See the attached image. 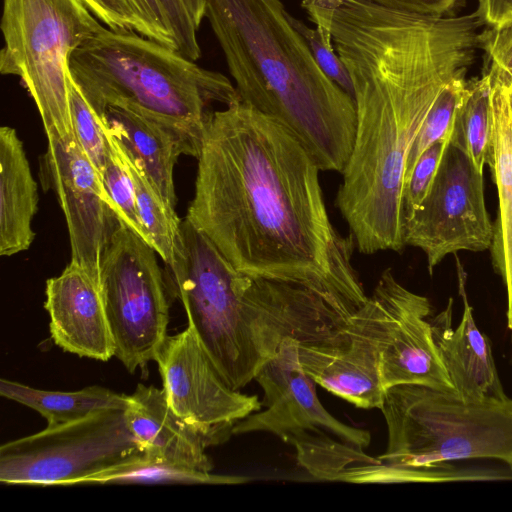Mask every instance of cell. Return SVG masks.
Here are the masks:
<instances>
[{
	"label": "cell",
	"mask_w": 512,
	"mask_h": 512,
	"mask_svg": "<svg viewBox=\"0 0 512 512\" xmlns=\"http://www.w3.org/2000/svg\"><path fill=\"white\" fill-rule=\"evenodd\" d=\"M354 88L356 131L336 205L363 254L405 244L402 188L409 149L436 98L473 65L476 11L432 17L365 0H304Z\"/></svg>",
	"instance_id": "1"
},
{
	"label": "cell",
	"mask_w": 512,
	"mask_h": 512,
	"mask_svg": "<svg viewBox=\"0 0 512 512\" xmlns=\"http://www.w3.org/2000/svg\"><path fill=\"white\" fill-rule=\"evenodd\" d=\"M185 219L240 273L307 286L354 314L368 300L356 246L327 213L321 171L286 125L239 100L204 129Z\"/></svg>",
	"instance_id": "2"
},
{
	"label": "cell",
	"mask_w": 512,
	"mask_h": 512,
	"mask_svg": "<svg viewBox=\"0 0 512 512\" xmlns=\"http://www.w3.org/2000/svg\"><path fill=\"white\" fill-rule=\"evenodd\" d=\"M281 0H206L205 17L242 101L292 130L321 171L342 173L354 99L319 68Z\"/></svg>",
	"instance_id": "3"
},
{
	"label": "cell",
	"mask_w": 512,
	"mask_h": 512,
	"mask_svg": "<svg viewBox=\"0 0 512 512\" xmlns=\"http://www.w3.org/2000/svg\"><path fill=\"white\" fill-rule=\"evenodd\" d=\"M380 411L387 447L378 463L348 476L355 483H439L490 480L488 472L446 463L492 459L512 470V398L466 401L421 385L386 390Z\"/></svg>",
	"instance_id": "4"
},
{
	"label": "cell",
	"mask_w": 512,
	"mask_h": 512,
	"mask_svg": "<svg viewBox=\"0 0 512 512\" xmlns=\"http://www.w3.org/2000/svg\"><path fill=\"white\" fill-rule=\"evenodd\" d=\"M69 70L102 120L112 106L137 110L184 136L197 157L214 104L241 100L225 75L135 31L104 27L74 50Z\"/></svg>",
	"instance_id": "5"
},
{
	"label": "cell",
	"mask_w": 512,
	"mask_h": 512,
	"mask_svg": "<svg viewBox=\"0 0 512 512\" xmlns=\"http://www.w3.org/2000/svg\"><path fill=\"white\" fill-rule=\"evenodd\" d=\"M298 343L284 340L262 364L254 378L263 390L262 408L236 422L232 434H274L295 448L298 464L314 478L346 481L352 470L378 463L365 453L371 434L324 408L300 364Z\"/></svg>",
	"instance_id": "6"
},
{
	"label": "cell",
	"mask_w": 512,
	"mask_h": 512,
	"mask_svg": "<svg viewBox=\"0 0 512 512\" xmlns=\"http://www.w3.org/2000/svg\"><path fill=\"white\" fill-rule=\"evenodd\" d=\"M104 27L81 0H3L0 72L20 78L47 138L74 136L70 57Z\"/></svg>",
	"instance_id": "7"
},
{
	"label": "cell",
	"mask_w": 512,
	"mask_h": 512,
	"mask_svg": "<svg viewBox=\"0 0 512 512\" xmlns=\"http://www.w3.org/2000/svg\"><path fill=\"white\" fill-rule=\"evenodd\" d=\"M168 290L182 303L193 330L213 364L234 390L254 380L262 363L244 316L245 274L186 219L175 262L166 266Z\"/></svg>",
	"instance_id": "8"
},
{
	"label": "cell",
	"mask_w": 512,
	"mask_h": 512,
	"mask_svg": "<svg viewBox=\"0 0 512 512\" xmlns=\"http://www.w3.org/2000/svg\"><path fill=\"white\" fill-rule=\"evenodd\" d=\"M156 254L120 219L101 260L100 288L114 356L131 373L155 361L168 336L169 290Z\"/></svg>",
	"instance_id": "9"
},
{
	"label": "cell",
	"mask_w": 512,
	"mask_h": 512,
	"mask_svg": "<svg viewBox=\"0 0 512 512\" xmlns=\"http://www.w3.org/2000/svg\"><path fill=\"white\" fill-rule=\"evenodd\" d=\"M145 454L124 410H103L0 447V481L37 486L83 484L102 471Z\"/></svg>",
	"instance_id": "10"
},
{
	"label": "cell",
	"mask_w": 512,
	"mask_h": 512,
	"mask_svg": "<svg viewBox=\"0 0 512 512\" xmlns=\"http://www.w3.org/2000/svg\"><path fill=\"white\" fill-rule=\"evenodd\" d=\"M494 224L486 210L483 173L448 141L430 190L405 224V244L421 249L429 274L448 254L490 249Z\"/></svg>",
	"instance_id": "11"
},
{
	"label": "cell",
	"mask_w": 512,
	"mask_h": 512,
	"mask_svg": "<svg viewBox=\"0 0 512 512\" xmlns=\"http://www.w3.org/2000/svg\"><path fill=\"white\" fill-rule=\"evenodd\" d=\"M39 178L44 191L55 193L64 213L71 261L100 278L104 251L120 218L99 171L86 156L75 135L47 138L39 158Z\"/></svg>",
	"instance_id": "12"
},
{
	"label": "cell",
	"mask_w": 512,
	"mask_h": 512,
	"mask_svg": "<svg viewBox=\"0 0 512 512\" xmlns=\"http://www.w3.org/2000/svg\"><path fill=\"white\" fill-rule=\"evenodd\" d=\"M155 361L171 409L203 432L226 441L236 422L262 408L257 395L226 383L189 327L167 336Z\"/></svg>",
	"instance_id": "13"
},
{
	"label": "cell",
	"mask_w": 512,
	"mask_h": 512,
	"mask_svg": "<svg viewBox=\"0 0 512 512\" xmlns=\"http://www.w3.org/2000/svg\"><path fill=\"white\" fill-rule=\"evenodd\" d=\"M372 293L382 310L380 375L384 388L421 385L454 392L433 337L429 299L405 288L390 268L382 272Z\"/></svg>",
	"instance_id": "14"
},
{
	"label": "cell",
	"mask_w": 512,
	"mask_h": 512,
	"mask_svg": "<svg viewBox=\"0 0 512 512\" xmlns=\"http://www.w3.org/2000/svg\"><path fill=\"white\" fill-rule=\"evenodd\" d=\"M382 334L381 305L372 293L336 339L298 343L300 364L330 393L358 408L380 409L386 393L380 375Z\"/></svg>",
	"instance_id": "15"
},
{
	"label": "cell",
	"mask_w": 512,
	"mask_h": 512,
	"mask_svg": "<svg viewBox=\"0 0 512 512\" xmlns=\"http://www.w3.org/2000/svg\"><path fill=\"white\" fill-rule=\"evenodd\" d=\"M45 295L51 338L57 346L100 361L114 356L99 277L70 262L46 281Z\"/></svg>",
	"instance_id": "16"
},
{
	"label": "cell",
	"mask_w": 512,
	"mask_h": 512,
	"mask_svg": "<svg viewBox=\"0 0 512 512\" xmlns=\"http://www.w3.org/2000/svg\"><path fill=\"white\" fill-rule=\"evenodd\" d=\"M454 255L463 313L453 328V298H449L446 308L429 319L434 340L457 396L466 401L504 399L508 396L498 374L490 339L475 323L466 293V272Z\"/></svg>",
	"instance_id": "17"
},
{
	"label": "cell",
	"mask_w": 512,
	"mask_h": 512,
	"mask_svg": "<svg viewBox=\"0 0 512 512\" xmlns=\"http://www.w3.org/2000/svg\"><path fill=\"white\" fill-rule=\"evenodd\" d=\"M126 424L145 453L167 461L211 472L207 447L225 440L201 431L178 416L168 404L163 389L138 384L128 395Z\"/></svg>",
	"instance_id": "18"
},
{
	"label": "cell",
	"mask_w": 512,
	"mask_h": 512,
	"mask_svg": "<svg viewBox=\"0 0 512 512\" xmlns=\"http://www.w3.org/2000/svg\"><path fill=\"white\" fill-rule=\"evenodd\" d=\"M492 137L486 163L497 187L499 210L491 246L495 271L506 289L507 326L512 331V81L489 64Z\"/></svg>",
	"instance_id": "19"
},
{
	"label": "cell",
	"mask_w": 512,
	"mask_h": 512,
	"mask_svg": "<svg viewBox=\"0 0 512 512\" xmlns=\"http://www.w3.org/2000/svg\"><path fill=\"white\" fill-rule=\"evenodd\" d=\"M104 121L123 154L145 173L162 198L176 208L174 166L182 154L197 157L189 141L158 120L125 106L109 107Z\"/></svg>",
	"instance_id": "20"
},
{
	"label": "cell",
	"mask_w": 512,
	"mask_h": 512,
	"mask_svg": "<svg viewBox=\"0 0 512 512\" xmlns=\"http://www.w3.org/2000/svg\"><path fill=\"white\" fill-rule=\"evenodd\" d=\"M38 186L22 140L9 126L0 128V255L27 250L35 238Z\"/></svg>",
	"instance_id": "21"
},
{
	"label": "cell",
	"mask_w": 512,
	"mask_h": 512,
	"mask_svg": "<svg viewBox=\"0 0 512 512\" xmlns=\"http://www.w3.org/2000/svg\"><path fill=\"white\" fill-rule=\"evenodd\" d=\"M0 394L37 411L48 425L71 422L103 410H125L129 404L127 395L96 385L71 392L49 391L2 378Z\"/></svg>",
	"instance_id": "22"
},
{
	"label": "cell",
	"mask_w": 512,
	"mask_h": 512,
	"mask_svg": "<svg viewBox=\"0 0 512 512\" xmlns=\"http://www.w3.org/2000/svg\"><path fill=\"white\" fill-rule=\"evenodd\" d=\"M492 127L490 77L485 71L481 78L468 81L449 138L482 173L490 149Z\"/></svg>",
	"instance_id": "23"
},
{
	"label": "cell",
	"mask_w": 512,
	"mask_h": 512,
	"mask_svg": "<svg viewBox=\"0 0 512 512\" xmlns=\"http://www.w3.org/2000/svg\"><path fill=\"white\" fill-rule=\"evenodd\" d=\"M246 478L219 475L176 464L147 453L88 478L96 484H239Z\"/></svg>",
	"instance_id": "24"
},
{
	"label": "cell",
	"mask_w": 512,
	"mask_h": 512,
	"mask_svg": "<svg viewBox=\"0 0 512 512\" xmlns=\"http://www.w3.org/2000/svg\"><path fill=\"white\" fill-rule=\"evenodd\" d=\"M121 153L134 181L137 209L142 225L150 238L152 247L165 266H171L175 262L179 247L182 220L178 217L176 208L162 198L145 173L122 151Z\"/></svg>",
	"instance_id": "25"
},
{
	"label": "cell",
	"mask_w": 512,
	"mask_h": 512,
	"mask_svg": "<svg viewBox=\"0 0 512 512\" xmlns=\"http://www.w3.org/2000/svg\"><path fill=\"white\" fill-rule=\"evenodd\" d=\"M466 75L460 74L449 81L429 110L409 149L403 185L422 153L436 142L450 138L458 108L467 91Z\"/></svg>",
	"instance_id": "26"
},
{
	"label": "cell",
	"mask_w": 512,
	"mask_h": 512,
	"mask_svg": "<svg viewBox=\"0 0 512 512\" xmlns=\"http://www.w3.org/2000/svg\"><path fill=\"white\" fill-rule=\"evenodd\" d=\"M68 86L70 114L75 138L102 177L112 149L111 135L105 121L91 108L73 81L71 74Z\"/></svg>",
	"instance_id": "27"
},
{
	"label": "cell",
	"mask_w": 512,
	"mask_h": 512,
	"mask_svg": "<svg viewBox=\"0 0 512 512\" xmlns=\"http://www.w3.org/2000/svg\"><path fill=\"white\" fill-rule=\"evenodd\" d=\"M111 138L112 149L102 172L105 190L121 221L151 245L138 213L132 175L112 135Z\"/></svg>",
	"instance_id": "28"
},
{
	"label": "cell",
	"mask_w": 512,
	"mask_h": 512,
	"mask_svg": "<svg viewBox=\"0 0 512 512\" xmlns=\"http://www.w3.org/2000/svg\"><path fill=\"white\" fill-rule=\"evenodd\" d=\"M448 140L439 141L426 149L416 162L402 189V211L405 224L419 208L436 176Z\"/></svg>",
	"instance_id": "29"
},
{
	"label": "cell",
	"mask_w": 512,
	"mask_h": 512,
	"mask_svg": "<svg viewBox=\"0 0 512 512\" xmlns=\"http://www.w3.org/2000/svg\"><path fill=\"white\" fill-rule=\"evenodd\" d=\"M295 29L306 41L314 60L323 73L354 99L353 83L344 62L334 47L327 46L317 29L306 26L301 20L289 15Z\"/></svg>",
	"instance_id": "30"
},
{
	"label": "cell",
	"mask_w": 512,
	"mask_h": 512,
	"mask_svg": "<svg viewBox=\"0 0 512 512\" xmlns=\"http://www.w3.org/2000/svg\"><path fill=\"white\" fill-rule=\"evenodd\" d=\"M167 25L175 37L177 50L186 57L196 61L201 56L192 19L181 0H159Z\"/></svg>",
	"instance_id": "31"
},
{
	"label": "cell",
	"mask_w": 512,
	"mask_h": 512,
	"mask_svg": "<svg viewBox=\"0 0 512 512\" xmlns=\"http://www.w3.org/2000/svg\"><path fill=\"white\" fill-rule=\"evenodd\" d=\"M141 26V35L177 50L159 0H125Z\"/></svg>",
	"instance_id": "32"
},
{
	"label": "cell",
	"mask_w": 512,
	"mask_h": 512,
	"mask_svg": "<svg viewBox=\"0 0 512 512\" xmlns=\"http://www.w3.org/2000/svg\"><path fill=\"white\" fill-rule=\"evenodd\" d=\"M481 47L489 64L502 69L512 80V21L497 27H488L479 33Z\"/></svg>",
	"instance_id": "33"
},
{
	"label": "cell",
	"mask_w": 512,
	"mask_h": 512,
	"mask_svg": "<svg viewBox=\"0 0 512 512\" xmlns=\"http://www.w3.org/2000/svg\"><path fill=\"white\" fill-rule=\"evenodd\" d=\"M108 28L141 34L140 23L125 0H81Z\"/></svg>",
	"instance_id": "34"
},
{
	"label": "cell",
	"mask_w": 512,
	"mask_h": 512,
	"mask_svg": "<svg viewBox=\"0 0 512 512\" xmlns=\"http://www.w3.org/2000/svg\"><path fill=\"white\" fill-rule=\"evenodd\" d=\"M376 5L426 16L443 17L452 13L462 0H365Z\"/></svg>",
	"instance_id": "35"
},
{
	"label": "cell",
	"mask_w": 512,
	"mask_h": 512,
	"mask_svg": "<svg viewBox=\"0 0 512 512\" xmlns=\"http://www.w3.org/2000/svg\"><path fill=\"white\" fill-rule=\"evenodd\" d=\"M476 13L488 27L501 26L512 21V0H478Z\"/></svg>",
	"instance_id": "36"
},
{
	"label": "cell",
	"mask_w": 512,
	"mask_h": 512,
	"mask_svg": "<svg viewBox=\"0 0 512 512\" xmlns=\"http://www.w3.org/2000/svg\"><path fill=\"white\" fill-rule=\"evenodd\" d=\"M189 13L195 28L198 30L205 17L206 0H181Z\"/></svg>",
	"instance_id": "37"
},
{
	"label": "cell",
	"mask_w": 512,
	"mask_h": 512,
	"mask_svg": "<svg viewBox=\"0 0 512 512\" xmlns=\"http://www.w3.org/2000/svg\"><path fill=\"white\" fill-rule=\"evenodd\" d=\"M510 360H511V363H512V354H511V359Z\"/></svg>",
	"instance_id": "38"
},
{
	"label": "cell",
	"mask_w": 512,
	"mask_h": 512,
	"mask_svg": "<svg viewBox=\"0 0 512 512\" xmlns=\"http://www.w3.org/2000/svg\"><path fill=\"white\" fill-rule=\"evenodd\" d=\"M512 81V80H511Z\"/></svg>",
	"instance_id": "39"
}]
</instances>
